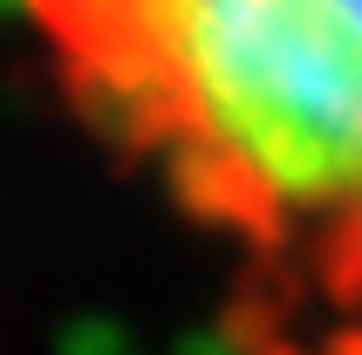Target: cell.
I'll return each mask as SVG.
<instances>
[{
	"mask_svg": "<svg viewBox=\"0 0 362 355\" xmlns=\"http://www.w3.org/2000/svg\"><path fill=\"white\" fill-rule=\"evenodd\" d=\"M335 355H362V349H335Z\"/></svg>",
	"mask_w": 362,
	"mask_h": 355,
	"instance_id": "2",
	"label": "cell"
},
{
	"mask_svg": "<svg viewBox=\"0 0 362 355\" xmlns=\"http://www.w3.org/2000/svg\"><path fill=\"white\" fill-rule=\"evenodd\" d=\"M69 76L226 226L362 287V0H35Z\"/></svg>",
	"mask_w": 362,
	"mask_h": 355,
	"instance_id": "1",
	"label": "cell"
}]
</instances>
